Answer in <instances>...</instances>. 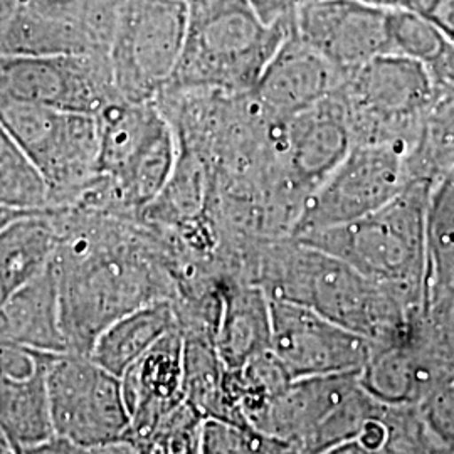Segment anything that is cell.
<instances>
[{
  "mask_svg": "<svg viewBox=\"0 0 454 454\" xmlns=\"http://www.w3.org/2000/svg\"><path fill=\"white\" fill-rule=\"evenodd\" d=\"M52 258L69 352L90 354L116 318L179 294L170 247L142 219L66 207L54 212Z\"/></svg>",
  "mask_w": 454,
  "mask_h": 454,
  "instance_id": "6da1fadb",
  "label": "cell"
},
{
  "mask_svg": "<svg viewBox=\"0 0 454 454\" xmlns=\"http://www.w3.org/2000/svg\"><path fill=\"white\" fill-rule=\"evenodd\" d=\"M258 275V286L270 298L309 307L377 347L412 340L414 318L424 309L404 293L296 239L290 247L266 254Z\"/></svg>",
  "mask_w": 454,
  "mask_h": 454,
  "instance_id": "7a4b0ae2",
  "label": "cell"
},
{
  "mask_svg": "<svg viewBox=\"0 0 454 454\" xmlns=\"http://www.w3.org/2000/svg\"><path fill=\"white\" fill-rule=\"evenodd\" d=\"M431 179H414L384 207L357 221L293 238L404 293L426 309L429 286L427 206Z\"/></svg>",
  "mask_w": 454,
  "mask_h": 454,
  "instance_id": "3957f363",
  "label": "cell"
},
{
  "mask_svg": "<svg viewBox=\"0 0 454 454\" xmlns=\"http://www.w3.org/2000/svg\"><path fill=\"white\" fill-rule=\"evenodd\" d=\"M189 7L185 46L163 90L251 93L294 24H266L246 0H191Z\"/></svg>",
  "mask_w": 454,
  "mask_h": 454,
  "instance_id": "277c9868",
  "label": "cell"
},
{
  "mask_svg": "<svg viewBox=\"0 0 454 454\" xmlns=\"http://www.w3.org/2000/svg\"><path fill=\"white\" fill-rule=\"evenodd\" d=\"M360 373L292 380L251 426L285 442L290 453H348L364 426L386 407Z\"/></svg>",
  "mask_w": 454,
  "mask_h": 454,
  "instance_id": "5b68a950",
  "label": "cell"
},
{
  "mask_svg": "<svg viewBox=\"0 0 454 454\" xmlns=\"http://www.w3.org/2000/svg\"><path fill=\"white\" fill-rule=\"evenodd\" d=\"M434 93V82L421 63L392 52L350 71L335 90L354 145H390L407 153L421 137Z\"/></svg>",
  "mask_w": 454,
  "mask_h": 454,
  "instance_id": "8992f818",
  "label": "cell"
},
{
  "mask_svg": "<svg viewBox=\"0 0 454 454\" xmlns=\"http://www.w3.org/2000/svg\"><path fill=\"white\" fill-rule=\"evenodd\" d=\"M0 121L46 180L54 209L73 207L97 176V114L65 112L0 93Z\"/></svg>",
  "mask_w": 454,
  "mask_h": 454,
  "instance_id": "52a82bcc",
  "label": "cell"
},
{
  "mask_svg": "<svg viewBox=\"0 0 454 454\" xmlns=\"http://www.w3.org/2000/svg\"><path fill=\"white\" fill-rule=\"evenodd\" d=\"M48 392L54 431L82 453H135L121 379L86 354L49 360Z\"/></svg>",
  "mask_w": 454,
  "mask_h": 454,
  "instance_id": "ba28073f",
  "label": "cell"
},
{
  "mask_svg": "<svg viewBox=\"0 0 454 454\" xmlns=\"http://www.w3.org/2000/svg\"><path fill=\"white\" fill-rule=\"evenodd\" d=\"M189 0H120L110 46L114 88L127 101H155L185 46Z\"/></svg>",
  "mask_w": 454,
  "mask_h": 454,
  "instance_id": "9c48e42d",
  "label": "cell"
},
{
  "mask_svg": "<svg viewBox=\"0 0 454 454\" xmlns=\"http://www.w3.org/2000/svg\"><path fill=\"white\" fill-rule=\"evenodd\" d=\"M407 152L390 145H354L307 197L292 238L341 226L384 207L414 180Z\"/></svg>",
  "mask_w": 454,
  "mask_h": 454,
  "instance_id": "30bf717a",
  "label": "cell"
},
{
  "mask_svg": "<svg viewBox=\"0 0 454 454\" xmlns=\"http://www.w3.org/2000/svg\"><path fill=\"white\" fill-rule=\"evenodd\" d=\"M0 93L88 114L123 99L114 88L108 54H0Z\"/></svg>",
  "mask_w": 454,
  "mask_h": 454,
  "instance_id": "8fae6325",
  "label": "cell"
},
{
  "mask_svg": "<svg viewBox=\"0 0 454 454\" xmlns=\"http://www.w3.org/2000/svg\"><path fill=\"white\" fill-rule=\"evenodd\" d=\"M271 300L270 350L292 380L362 372L377 345L322 313L288 300Z\"/></svg>",
  "mask_w": 454,
  "mask_h": 454,
  "instance_id": "7c38bea8",
  "label": "cell"
},
{
  "mask_svg": "<svg viewBox=\"0 0 454 454\" xmlns=\"http://www.w3.org/2000/svg\"><path fill=\"white\" fill-rule=\"evenodd\" d=\"M293 31L343 76L390 52L389 11L364 0H307Z\"/></svg>",
  "mask_w": 454,
  "mask_h": 454,
  "instance_id": "4fadbf2b",
  "label": "cell"
},
{
  "mask_svg": "<svg viewBox=\"0 0 454 454\" xmlns=\"http://www.w3.org/2000/svg\"><path fill=\"white\" fill-rule=\"evenodd\" d=\"M278 145L286 187L305 202L354 146L347 114L335 91L286 120Z\"/></svg>",
  "mask_w": 454,
  "mask_h": 454,
  "instance_id": "5bb4252c",
  "label": "cell"
},
{
  "mask_svg": "<svg viewBox=\"0 0 454 454\" xmlns=\"http://www.w3.org/2000/svg\"><path fill=\"white\" fill-rule=\"evenodd\" d=\"M343 74L290 31L261 73L251 95L273 120H290L330 97Z\"/></svg>",
  "mask_w": 454,
  "mask_h": 454,
  "instance_id": "9a60e30c",
  "label": "cell"
},
{
  "mask_svg": "<svg viewBox=\"0 0 454 454\" xmlns=\"http://www.w3.org/2000/svg\"><path fill=\"white\" fill-rule=\"evenodd\" d=\"M130 414L129 442L135 453H145L155 427L184 395V332L177 326L163 335L121 377Z\"/></svg>",
  "mask_w": 454,
  "mask_h": 454,
  "instance_id": "2e32d148",
  "label": "cell"
},
{
  "mask_svg": "<svg viewBox=\"0 0 454 454\" xmlns=\"http://www.w3.org/2000/svg\"><path fill=\"white\" fill-rule=\"evenodd\" d=\"M212 343L226 369L270 350L271 300L258 285H217Z\"/></svg>",
  "mask_w": 454,
  "mask_h": 454,
  "instance_id": "e0dca14e",
  "label": "cell"
},
{
  "mask_svg": "<svg viewBox=\"0 0 454 454\" xmlns=\"http://www.w3.org/2000/svg\"><path fill=\"white\" fill-rule=\"evenodd\" d=\"M0 347L48 354L69 352L52 262L0 305Z\"/></svg>",
  "mask_w": 454,
  "mask_h": 454,
  "instance_id": "ac0fdd59",
  "label": "cell"
},
{
  "mask_svg": "<svg viewBox=\"0 0 454 454\" xmlns=\"http://www.w3.org/2000/svg\"><path fill=\"white\" fill-rule=\"evenodd\" d=\"M27 375L0 373V434L12 453H34L56 434L48 392L49 360Z\"/></svg>",
  "mask_w": 454,
  "mask_h": 454,
  "instance_id": "d6986e66",
  "label": "cell"
},
{
  "mask_svg": "<svg viewBox=\"0 0 454 454\" xmlns=\"http://www.w3.org/2000/svg\"><path fill=\"white\" fill-rule=\"evenodd\" d=\"M179 315L172 300H160L125 313L108 325L93 341L90 357L105 371L121 377L170 330Z\"/></svg>",
  "mask_w": 454,
  "mask_h": 454,
  "instance_id": "ffe728a7",
  "label": "cell"
},
{
  "mask_svg": "<svg viewBox=\"0 0 454 454\" xmlns=\"http://www.w3.org/2000/svg\"><path fill=\"white\" fill-rule=\"evenodd\" d=\"M56 211L35 212L0 231V305L52 262L59 239Z\"/></svg>",
  "mask_w": 454,
  "mask_h": 454,
  "instance_id": "44dd1931",
  "label": "cell"
},
{
  "mask_svg": "<svg viewBox=\"0 0 454 454\" xmlns=\"http://www.w3.org/2000/svg\"><path fill=\"white\" fill-rule=\"evenodd\" d=\"M390 52L421 63L434 86H454V43L427 17L389 11Z\"/></svg>",
  "mask_w": 454,
  "mask_h": 454,
  "instance_id": "7402d4cb",
  "label": "cell"
},
{
  "mask_svg": "<svg viewBox=\"0 0 454 454\" xmlns=\"http://www.w3.org/2000/svg\"><path fill=\"white\" fill-rule=\"evenodd\" d=\"M427 253L429 298L454 286V167L438 176L431 187L427 206Z\"/></svg>",
  "mask_w": 454,
  "mask_h": 454,
  "instance_id": "603a6c76",
  "label": "cell"
},
{
  "mask_svg": "<svg viewBox=\"0 0 454 454\" xmlns=\"http://www.w3.org/2000/svg\"><path fill=\"white\" fill-rule=\"evenodd\" d=\"M0 204L29 211H51L52 195L44 177L0 121Z\"/></svg>",
  "mask_w": 454,
  "mask_h": 454,
  "instance_id": "cb8c5ba5",
  "label": "cell"
},
{
  "mask_svg": "<svg viewBox=\"0 0 454 454\" xmlns=\"http://www.w3.org/2000/svg\"><path fill=\"white\" fill-rule=\"evenodd\" d=\"M199 453H290L288 446L247 424L204 418Z\"/></svg>",
  "mask_w": 454,
  "mask_h": 454,
  "instance_id": "d4e9b609",
  "label": "cell"
},
{
  "mask_svg": "<svg viewBox=\"0 0 454 454\" xmlns=\"http://www.w3.org/2000/svg\"><path fill=\"white\" fill-rule=\"evenodd\" d=\"M419 412L436 451L454 453V379L433 390Z\"/></svg>",
  "mask_w": 454,
  "mask_h": 454,
  "instance_id": "484cf974",
  "label": "cell"
},
{
  "mask_svg": "<svg viewBox=\"0 0 454 454\" xmlns=\"http://www.w3.org/2000/svg\"><path fill=\"white\" fill-rule=\"evenodd\" d=\"M262 22L275 24L281 20H294L296 12L307 0H246Z\"/></svg>",
  "mask_w": 454,
  "mask_h": 454,
  "instance_id": "4316f807",
  "label": "cell"
},
{
  "mask_svg": "<svg viewBox=\"0 0 454 454\" xmlns=\"http://www.w3.org/2000/svg\"><path fill=\"white\" fill-rule=\"evenodd\" d=\"M421 16L436 24L454 43V0H433Z\"/></svg>",
  "mask_w": 454,
  "mask_h": 454,
  "instance_id": "83f0119b",
  "label": "cell"
},
{
  "mask_svg": "<svg viewBox=\"0 0 454 454\" xmlns=\"http://www.w3.org/2000/svg\"><path fill=\"white\" fill-rule=\"evenodd\" d=\"M364 2H369L387 11H409L416 14H424V11L433 0H364Z\"/></svg>",
  "mask_w": 454,
  "mask_h": 454,
  "instance_id": "f1b7e54d",
  "label": "cell"
},
{
  "mask_svg": "<svg viewBox=\"0 0 454 454\" xmlns=\"http://www.w3.org/2000/svg\"><path fill=\"white\" fill-rule=\"evenodd\" d=\"M52 211V209H51ZM35 212L43 211H29V209H19V207H12V206H5V204H0V231L4 227L9 226L11 223H14L20 217H26V215H31Z\"/></svg>",
  "mask_w": 454,
  "mask_h": 454,
  "instance_id": "f546056e",
  "label": "cell"
},
{
  "mask_svg": "<svg viewBox=\"0 0 454 454\" xmlns=\"http://www.w3.org/2000/svg\"><path fill=\"white\" fill-rule=\"evenodd\" d=\"M189 2H191V0H189Z\"/></svg>",
  "mask_w": 454,
  "mask_h": 454,
  "instance_id": "4dcf8cb0",
  "label": "cell"
}]
</instances>
